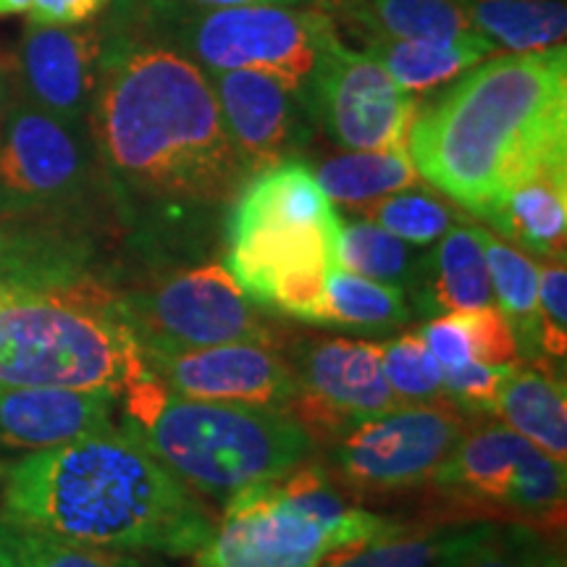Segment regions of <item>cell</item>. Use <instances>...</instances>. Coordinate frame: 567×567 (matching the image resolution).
<instances>
[{"mask_svg": "<svg viewBox=\"0 0 567 567\" xmlns=\"http://www.w3.org/2000/svg\"><path fill=\"white\" fill-rule=\"evenodd\" d=\"M87 130L113 205L132 229H182L229 210L250 179L208 74L161 40L137 0H113Z\"/></svg>", "mask_w": 567, "mask_h": 567, "instance_id": "cell-1", "label": "cell"}, {"mask_svg": "<svg viewBox=\"0 0 567 567\" xmlns=\"http://www.w3.org/2000/svg\"><path fill=\"white\" fill-rule=\"evenodd\" d=\"M408 155L423 182L484 221L515 187L567 172V48L478 61L417 111Z\"/></svg>", "mask_w": 567, "mask_h": 567, "instance_id": "cell-2", "label": "cell"}, {"mask_svg": "<svg viewBox=\"0 0 567 567\" xmlns=\"http://www.w3.org/2000/svg\"><path fill=\"white\" fill-rule=\"evenodd\" d=\"M0 517L87 547L168 557L197 555L216 528L132 425L0 463Z\"/></svg>", "mask_w": 567, "mask_h": 567, "instance_id": "cell-3", "label": "cell"}, {"mask_svg": "<svg viewBox=\"0 0 567 567\" xmlns=\"http://www.w3.org/2000/svg\"><path fill=\"white\" fill-rule=\"evenodd\" d=\"M342 218L313 168L284 161L252 174L224 218L226 271L252 302L318 323Z\"/></svg>", "mask_w": 567, "mask_h": 567, "instance_id": "cell-4", "label": "cell"}, {"mask_svg": "<svg viewBox=\"0 0 567 567\" xmlns=\"http://www.w3.org/2000/svg\"><path fill=\"white\" fill-rule=\"evenodd\" d=\"M124 394L142 442L189 492L210 499L287 476L313 452V439L287 410L187 400L151 371Z\"/></svg>", "mask_w": 567, "mask_h": 567, "instance_id": "cell-5", "label": "cell"}, {"mask_svg": "<svg viewBox=\"0 0 567 567\" xmlns=\"http://www.w3.org/2000/svg\"><path fill=\"white\" fill-rule=\"evenodd\" d=\"M147 375L113 284L19 295L0 308V386L109 389Z\"/></svg>", "mask_w": 567, "mask_h": 567, "instance_id": "cell-6", "label": "cell"}, {"mask_svg": "<svg viewBox=\"0 0 567 567\" xmlns=\"http://www.w3.org/2000/svg\"><path fill=\"white\" fill-rule=\"evenodd\" d=\"M137 6L145 24L203 71H260L302 103L326 34L337 30L323 9H203L176 0H137Z\"/></svg>", "mask_w": 567, "mask_h": 567, "instance_id": "cell-7", "label": "cell"}, {"mask_svg": "<svg viewBox=\"0 0 567 567\" xmlns=\"http://www.w3.org/2000/svg\"><path fill=\"white\" fill-rule=\"evenodd\" d=\"M565 465L502 423L473 425L425 486L446 520L517 523L565 530Z\"/></svg>", "mask_w": 567, "mask_h": 567, "instance_id": "cell-8", "label": "cell"}, {"mask_svg": "<svg viewBox=\"0 0 567 567\" xmlns=\"http://www.w3.org/2000/svg\"><path fill=\"white\" fill-rule=\"evenodd\" d=\"M105 208L116 205L87 124L63 122L11 90L0 126V218L101 224Z\"/></svg>", "mask_w": 567, "mask_h": 567, "instance_id": "cell-9", "label": "cell"}, {"mask_svg": "<svg viewBox=\"0 0 567 567\" xmlns=\"http://www.w3.org/2000/svg\"><path fill=\"white\" fill-rule=\"evenodd\" d=\"M471 429L455 402L402 405L358 417L331 442L326 471L352 502H389L425 488Z\"/></svg>", "mask_w": 567, "mask_h": 567, "instance_id": "cell-10", "label": "cell"}, {"mask_svg": "<svg viewBox=\"0 0 567 567\" xmlns=\"http://www.w3.org/2000/svg\"><path fill=\"white\" fill-rule=\"evenodd\" d=\"M118 302L142 352L229 342L274 344V331L221 264L182 268L134 292H118Z\"/></svg>", "mask_w": 567, "mask_h": 567, "instance_id": "cell-11", "label": "cell"}, {"mask_svg": "<svg viewBox=\"0 0 567 567\" xmlns=\"http://www.w3.org/2000/svg\"><path fill=\"white\" fill-rule=\"evenodd\" d=\"M305 109L344 151L408 153L417 101L365 51L347 48L337 30L326 34Z\"/></svg>", "mask_w": 567, "mask_h": 567, "instance_id": "cell-12", "label": "cell"}, {"mask_svg": "<svg viewBox=\"0 0 567 567\" xmlns=\"http://www.w3.org/2000/svg\"><path fill=\"white\" fill-rule=\"evenodd\" d=\"M384 347L365 339H313L297 347V392L287 413L313 444H331L358 417L402 408L381 365Z\"/></svg>", "mask_w": 567, "mask_h": 567, "instance_id": "cell-13", "label": "cell"}, {"mask_svg": "<svg viewBox=\"0 0 567 567\" xmlns=\"http://www.w3.org/2000/svg\"><path fill=\"white\" fill-rule=\"evenodd\" d=\"M344 538L289 499L279 478L243 488L197 551V567H313Z\"/></svg>", "mask_w": 567, "mask_h": 567, "instance_id": "cell-14", "label": "cell"}, {"mask_svg": "<svg viewBox=\"0 0 567 567\" xmlns=\"http://www.w3.org/2000/svg\"><path fill=\"white\" fill-rule=\"evenodd\" d=\"M147 371L187 400L287 410L297 392L289 360L268 342H229L197 350L142 352Z\"/></svg>", "mask_w": 567, "mask_h": 567, "instance_id": "cell-15", "label": "cell"}, {"mask_svg": "<svg viewBox=\"0 0 567 567\" xmlns=\"http://www.w3.org/2000/svg\"><path fill=\"white\" fill-rule=\"evenodd\" d=\"M103 55V21L40 24L27 21L9 63L11 90L40 111L87 124Z\"/></svg>", "mask_w": 567, "mask_h": 567, "instance_id": "cell-16", "label": "cell"}, {"mask_svg": "<svg viewBox=\"0 0 567 567\" xmlns=\"http://www.w3.org/2000/svg\"><path fill=\"white\" fill-rule=\"evenodd\" d=\"M226 134L247 172L292 161L308 145L310 113L295 92L260 71H205Z\"/></svg>", "mask_w": 567, "mask_h": 567, "instance_id": "cell-17", "label": "cell"}, {"mask_svg": "<svg viewBox=\"0 0 567 567\" xmlns=\"http://www.w3.org/2000/svg\"><path fill=\"white\" fill-rule=\"evenodd\" d=\"M109 389L0 386V455H34L113 425Z\"/></svg>", "mask_w": 567, "mask_h": 567, "instance_id": "cell-18", "label": "cell"}, {"mask_svg": "<svg viewBox=\"0 0 567 567\" xmlns=\"http://www.w3.org/2000/svg\"><path fill=\"white\" fill-rule=\"evenodd\" d=\"M494 523L446 517L425 523L392 520L379 534L329 549L313 567H444L486 536Z\"/></svg>", "mask_w": 567, "mask_h": 567, "instance_id": "cell-19", "label": "cell"}, {"mask_svg": "<svg viewBox=\"0 0 567 567\" xmlns=\"http://www.w3.org/2000/svg\"><path fill=\"white\" fill-rule=\"evenodd\" d=\"M415 295L431 313H463L494 302L478 226H452L439 239Z\"/></svg>", "mask_w": 567, "mask_h": 567, "instance_id": "cell-20", "label": "cell"}, {"mask_svg": "<svg viewBox=\"0 0 567 567\" xmlns=\"http://www.w3.org/2000/svg\"><path fill=\"white\" fill-rule=\"evenodd\" d=\"M363 38L486 42L473 30L463 0H329Z\"/></svg>", "mask_w": 567, "mask_h": 567, "instance_id": "cell-21", "label": "cell"}, {"mask_svg": "<svg viewBox=\"0 0 567 567\" xmlns=\"http://www.w3.org/2000/svg\"><path fill=\"white\" fill-rule=\"evenodd\" d=\"M494 413L547 452L557 463H567V396L565 381L544 363L517 365L496 400Z\"/></svg>", "mask_w": 567, "mask_h": 567, "instance_id": "cell-22", "label": "cell"}, {"mask_svg": "<svg viewBox=\"0 0 567 567\" xmlns=\"http://www.w3.org/2000/svg\"><path fill=\"white\" fill-rule=\"evenodd\" d=\"M486 221L528 252L565 260L567 172L534 176L515 187Z\"/></svg>", "mask_w": 567, "mask_h": 567, "instance_id": "cell-23", "label": "cell"}, {"mask_svg": "<svg viewBox=\"0 0 567 567\" xmlns=\"http://www.w3.org/2000/svg\"><path fill=\"white\" fill-rule=\"evenodd\" d=\"M365 53H371L402 90L421 95L455 82L460 74L496 51L488 42L365 38Z\"/></svg>", "mask_w": 567, "mask_h": 567, "instance_id": "cell-24", "label": "cell"}, {"mask_svg": "<svg viewBox=\"0 0 567 567\" xmlns=\"http://www.w3.org/2000/svg\"><path fill=\"white\" fill-rule=\"evenodd\" d=\"M473 30L496 53H530L563 45L565 0H463Z\"/></svg>", "mask_w": 567, "mask_h": 567, "instance_id": "cell-25", "label": "cell"}, {"mask_svg": "<svg viewBox=\"0 0 567 567\" xmlns=\"http://www.w3.org/2000/svg\"><path fill=\"white\" fill-rule=\"evenodd\" d=\"M313 174L326 197L352 213L379 197L423 184L410 155L392 151H350L331 155L318 163Z\"/></svg>", "mask_w": 567, "mask_h": 567, "instance_id": "cell-26", "label": "cell"}, {"mask_svg": "<svg viewBox=\"0 0 567 567\" xmlns=\"http://www.w3.org/2000/svg\"><path fill=\"white\" fill-rule=\"evenodd\" d=\"M484 245L488 279L499 310L513 326L520 358L542 363L538 352V266L520 247L505 243L494 231L478 229Z\"/></svg>", "mask_w": 567, "mask_h": 567, "instance_id": "cell-27", "label": "cell"}, {"mask_svg": "<svg viewBox=\"0 0 567 567\" xmlns=\"http://www.w3.org/2000/svg\"><path fill=\"white\" fill-rule=\"evenodd\" d=\"M410 321L405 289L350 274L334 266L326 279V292L318 326L389 331Z\"/></svg>", "mask_w": 567, "mask_h": 567, "instance_id": "cell-28", "label": "cell"}, {"mask_svg": "<svg viewBox=\"0 0 567 567\" xmlns=\"http://www.w3.org/2000/svg\"><path fill=\"white\" fill-rule=\"evenodd\" d=\"M425 258H429V252H421L415 245L394 237V234L365 221V218L342 224V231H339V268L365 276V279L415 292V287L421 284Z\"/></svg>", "mask_w": 567, "mask_h": 567, "instance_id": "cell-29", "label": "cell"}, {"mask_svg": "<svg viewBox=\"0 0 567 567\" xmlns=\"http://www.w3.org/2000/svg\"><path fill=\"white\" fill-rule=\"evenodd\" d=\"M354 213L415 247L439 243L460 221L450 197H439L423 184L379 197Z\"/></svg>", "mask_w": 567, "mask_h": 567, "instance_id": "cell-30", "label": "cell"}, {"mask_svg": "<svg viewBox=\"0 0 567 567\" xmlns=\"http://www.w3.org/2000/svg\"><path fill=\"white\" fill-rule=\"evenodd\" d=\"M0 557L11 567H142L126 551L66 542L0 517Z\"/></svg>", "mask_w": 567, "mask_h": 567, "instance_id": "cell-31", "label": "cell"}, {"mask_svg": "<svg viewBox=\"0 0 567 567\" xmlns=\"http://www.w3.org/2000/svg\"><path fill=\"white\" fill-rule=\"evenodd\" d=\"M381 354L386 384L392 386L402 405H425V402L446 400L444 396V373L442 365L425 347L421 331L392 339Z\"/></svg>", "mask_w": 567, "mask_h": 567, "instance_id": "cell-32", "label": "cell"}, {"mask_svg": "<svg viewBox=\"0 0 567 567\" xmlns=\"http://www.w3.org/2000/svg\"><path fill=\"white\" fill-rule=\"evenodd\" d=\"M544 538L517 523H494L486 536L444 567H528Z\"/></svg>", "mask_w": 567, "mask_h": 567, "instance_id": "cell-33", "label": "cell"}, {"mask_svg": "<svg viewBox=\"0 0 567 567\" xmlns=\"http://www.w3.org/2000/svg\"><path fill=\"white\" fill-rule=\"evenodd\" d=\"M538 352L563 363L567 352V268L565 260L538 266Z\"/></svg>", "mask_w": 567, "mask_h": 567, "instance_id": "cell-34", "label": "cell"}, {"mask_svg": "<svg viewBox=\"0 0 567 567\" xmlns=\"http://www.w3.org/2000/svg\"><path fill=\"white\" fill-rule=\"evenodd\" d=\"M515 365H486L478 360H467L460 368L444 371V396L455 402L465 413H494L496 400Z\"/></svg>", "mask_w": 567, "mask_h": 567, "instance_id": "cell-35", "label": "cell"}, {"mask_svg": "<svg viewBox=\"0 0 567 567\" xmlns=\"http://www.w3.org/2000/svg\"><path fill=\"white\" fill-rule=\"evenodd\" d=\"M460 318H463L467 339H471L473 360L486 365H515L520 360L513 326L507 323L499 308L484 305V308L463 310Z\"/></svg>", "mask_w": 567, "mask_h": 567, "instance_id": "cell-36", "label": "cell"}, {"mask_svg": "<svg viewBox=\"0 0 567 567\" xmlns=\"http://www.w3.org/2000/svg\"><path fill=\"white\" fill-rule=\"evenodd\" d=\"M421 337L431 354L436 358V363L442 365V373L473 360L471 339H467L465 323L460 313H444L439 318H431L421 329Z\"/></svg>", "mask_w": 567, "mask_h": 567, "instance_id": "cell-37", "label": "cell"}, {"mask_svg": "<svg viewBox=\"0 0 567 567\" xmlns=\"http://www.w3.org/2000/svg\"><path fill=\"white\" fill-rule=\"evenodd\" d=\"M113 0H32L30 19L40 24H87L97 19L105 9H111Z\"/></svg>", "mask_w": 567, "mask_h": 567, "instance_id": "cell-38", "label": "cell"}, {"mask_svg": "<svg viewBox=\"0 0 567 567\" xmlns=\"http://www.w3.org/2000/svg\"><path fill=\"white\" fill-rule=\"evenodd\" d=\"M203 9H231V6H289V9H321V0H176Z\"/></svg>", "mask_w": 567, "mask_h": 567, "instance_id": "cell-39", "label": "cell"}, {"mask_svg": "<svg viewBox=\"0 0 567 567\" xmlns=\"http://www.w3.org/2000/svg\"><path fill=\"white\" fill-rule=\"evenodd\" d=\"M528 567H567L563 542H557V538H544L542 547L536 549V555L528 563Z\"/></svg>", "mask_w": 567, "mask_h": 567, "instance_id": "cell-40", "label": "cell"}, {"mask_svg": "<svg viewBox=\"0 0 567 567\" xmlns=\"http://www.w3.org/2000/svg\"><path fill=\"white\" fill-rule=\"evenodd\" d=\"M11 97V76H9V63L0 61V126H3L6 109H9Z\"/></svg>", "mask_w": 567, "mask_h": 567, "instance_id": "cell-41", "label": "cell"}, {"mask_svg": "<svg viewBox=\"0 0 567 567\" xmlns=\"http://www.w3.org/2000/svg\"><path fill=\"white\" fill-rule=\"evenodd\" d=\"M32 0H0V17H11V13L30 11Z\"/></svg>", "mask_w": 567, "mask_h": 567, "instance_id": "cell-42", "label": "cell"}, {"mask_svg": "<svg viewBox=\"0 0 567 567\" xmlns=\"http://www.w3.org/2000/svg\"><path fill=\"white\" fill-rule=\"evenodd\" d=\"M13 297H19L17 292H13V289H9V287H6V284L3 281H0V308H3V305L6 302H11L13 300Z\"/></svg>", "mask_w": 567, "mask_h": 567, "instance_id": "cell-43", "label": "cell"}, {"mask_svg": "<svg viewBox=\"0 0 567 567\" xmlns=\"http://www.w3.org/2000/svg\"><path fill=\"white\" fill-rule=\"evenodd\" d=\"M0 567H11V565H9V563H6V559H3V557H0Z\"/></svg>", "mask_w": 567, "mask_h": 567, "instance_id": "cell-44", "label": "cell"}, {"mask_svg": "<svg viewBox=\"0 0 567 567\" xmlns=\"http://www.w3.org/2000/svg\"><path fill=\"white\" fill-rule=\"evenodd\" d=\"M321 6H323V3H321Z\"/></svg>", "mask_w": 567, "mask_h": 567, "instance_id": "cell-45", "label": "cell"}]
</instances>
